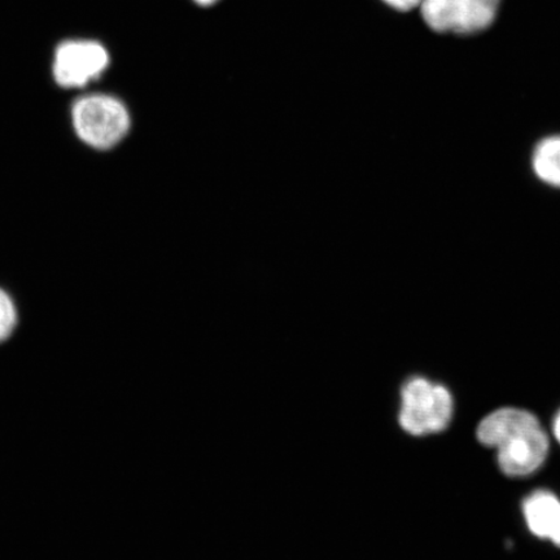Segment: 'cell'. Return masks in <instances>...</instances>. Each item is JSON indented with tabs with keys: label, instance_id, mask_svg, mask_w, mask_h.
<instances>
[{
	"label": "cell",
	"instance_id": "1",
	"mask_svg": "<svg viewBox=\"0 0 560 560\" xmlns=\"http://www.w3.org/2000/svg\"><path fill=\"white\" fill-rule=\"evenodd\" d=\"M478 439L499 450L501 470L514 478L534 474L549 453V440L538 419L520 409L492 412L479 424Z\"/></svg>",
	"mask_w": 560,
	"mask_h": 560
},
{
	"label": "cell",
	"instance_id": "2",
	"mask_svg": "<svg viewBox=\"0 0 560 560\" xmlns=\"http://www.w3.org/2000/svg\"><path fill=\"white\" fill-rule=\"evenodd\" d=\"M72 125L82 143L95 150L120 144L131 128L128 107L118 97L94 93L79 97L72 107Z\"/></svg>",
	"mask_w": 560,
	"mask_h": 560
},
{
	"label": "cell",
	"instance_id": "3",
	"mask_svg": "<svg viewBox=\"0 0 560 560\" xmlns=\"http://www.w3.org/2000/svg\"><path fill=\"white\" fill-rule=\"evenodd\" d=\"M400 424L415 436L441 432L450 424L453 400L443 385L415 377L404 385Z\"/></svg>",
	"mask_w": 560,
	"mask_h": 560
},
{
	"label": "cell",
	"instance_id": "4",
	"mask_svg": "<svg viewBox=\"0 0 560 560\" xmlns=\"http://www.w3.org/2000/svg\"><path fill=\"white\" fill-rule=\"evenodd\" d=\"M110 65V55L101 42L69 39L61 42L54 56L56 83L65 89H82L100 80Z\"/></svg>",
	"mask_w": 560,
	"mask_h": 560
},
{
	"label": "cell",
	"instance_id": "5",
	"mask_svg": "<svg viewBox=\"0 0 560 560\" xmlns=\"http://www.w3.org/2000/svg\"><path fill=\"white\" fill-rule=\"evenodd\" d=\"M500 0H423L425 24L440 33L470 34L493 23Z\"/></svg>",
	"mask_w": 560,
	"mask_h": 560
},
{
	"label": "cell",
	"instance_id": "6",
	"mask_svg": "<svg viewBox=\"0 0 560 560\" xmlns=\"http://www.w3.org/2000/svg\"><path fill=\"white\" fill-rule=\"evenodd\" d=\"M525 521L537 537L548 538L560 548V501L549 492H536L523 505Z\"/></svg>",
	"mask_w": 560,
	"mask_h": 560
},
{
	"label": "cell",
	"instance_id": "7",
	"mask_svg": "<svg viewBox=\"0 0 560 560\" xmlns=\"http://www.w3.org/2000/svg\"><path fill=\"white\" fill-rule=\"evenodd\" d=\"M532 163L538 178L560 187V136L546 138L538 143Z\"/></svg>",
	"mask_w": 560,
	"mask_h": 560
},
{
	"label": "cell",
	"instance_id": "8",
	"mask_svg": "<svg viewBox=\"0 0 560 560\" xmlns=\"http://www.w3.org/2000/svg\"><path fill=\"white\" fill-rule=\"evenodd\" d=\"M18 307L10 293L0 289V342L9 340L18 326Z\"/></svg>",
	"mask_w": 560,
	"mask_h": 560
},
{
	"label": "cell",
	"instance_id": "9",
	"mask_svg": "<svg viewBox=\"0 0 560 560\" xmlns=\"http://www.w3.org/2000/svg\"><path fill=\"white\" fill-rule=\"evenodd\" d=\"M384 2L398 11H410L416 9V7H420L423 0H384Z\"/></svg>",
	"mask_w": 560,
	"mask_h": 560
},
{
	"label": "cell",
	"instance_id": "10",
	"mask_svg": "<svg viewBox=\"0 0 560 560\" xmlns=\"http://www.w3.org/2000/svg\"><path fill=\"white\" fill-rule=\"evenodd\" d=\"M196 5L202 7V9H208V7H212L220 2V0H192Z\"/></svg>",
	"mask_w": 560,
	"mask_h": 560
},
{
	"label": "cell",
	"instance_id": "11",
	"mask_svg": "<svg viewBox=\"0 0 560 560\" xmlns=\"http://www.w3.org/2000/svg\"><path fill=\"white\" fill-rule=\"evenodd\" d=\"M555 433H556V438L558 439V441L560 443V412H559V416L556 419Z\"/></svg>",
	"mask_w": 560,
	"mask_h": 560
}]
</instances>
